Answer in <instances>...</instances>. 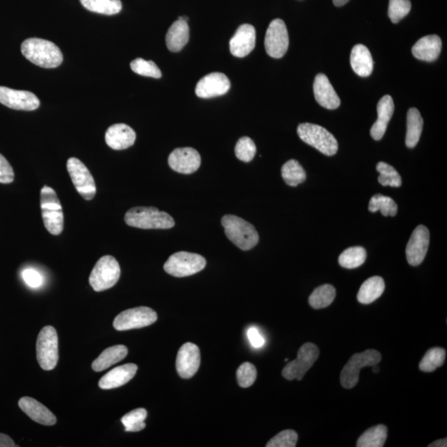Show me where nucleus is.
I'll return each instance as SVG.
<instances>
[{"label": "nucleus", "mask_w": 447, "mask_h": 447, "mask_svg": "<svg viewBox=\"0 0 447 447\" xmlns=\"http://www.w3.org/2000/svg\"><path fill=\"white\" fill-rule=\"evenodd\" d=\"M37 359L42 370L53 371L58 362V337L56 329L47 325L38 336Z\"/></svg>", "instance_id": "obj_8"}, {"label": "nucleus", "mask_w": 447, "mask_h": 447, "mask_svg": "<svg viewBox=\"0 0 447 447\" xmlns=\"http://www.w3.org/2000/svg\"><path fill=\"white\" fill-rule=\"evenodd\" d=\"M372 367H373V371H374L375 373H379L380 368L377 367V364H375V366H373Z\"/></svg>", "instance_id": "obj_51"}, {"label": "nucleus", "mask_w": 447, "mask_h": 447, "mask_svg": "<svg viewBox=\"0 0 447 447\" xmlns=\"http://www.w3.org/2000/svg\"><path fill=\"white\" fill-rule=\"evenodd\" d=\"M382 355L375 350H367L362 353L352 355L347 362L341 374L343 388L350 389L358 384L359 372L364 367H371L381 361Z\"/></svg>", "instance_id": "obj_9"}, {"label": "nucleus", "mask_w": 447, "mask_h": 447, "mask_svg": "<svg viewBox=\"0 0 447 447\" xmlns=\"http://www.w3.org/2000/svg\"><path fill=\"white\" fill-rule=\"evenodd\" d=\"M138 366L136 364H126L114 368L104 375L99 382L101 389H113L121 387L136 376Z\"/></svg>", "instance_id": "obj_23"}, {"label": "nucleus", "mask_w": 447, "mask_h": 447, "mask_svg": "<svg viewBox=\"0 0 447 447\" xmlns=\"http://www.w3.org/2000/svg\"><path fill=\"white\" fill-rule=\"evenodd\" d=\"M388 437L384 425H377L364 432L357 441V447H383Z\"/></svg>", "instance_id": "obj_31"}, {"label": "nucleus", "mask_w": 447, "mask_h": 447, "mask_svg": "<svg viewBox=\"0 0 447 447\" xmlns=\"http://www.w3.org/2000/svg\"><path fill=\"white\" fill-rule=\"evenodd\" d=\"M206 260L203 256L189 253V252H177L169 257L164 263V270L176 277H184L196 275L206 268Z\"/></svg>", "instance_id": "obj_6"}, {"label": "nucleus", "mask_w": 447, "mask_h": 447, "mask_svg": "<svg viewBox=\"0 0 447 447\" xmlns=\"http://www.w3.org/2000/svg\"><path fill=\"white\" fill-rule=\"evenodd\" d=\"M41 211L47 231L54 236L62 233L64 227L63 206L55 190L47 186H43L41 190Z\"/></svg>", "instance_id": "obj_4"}, {"label": "nucleus", "mask_w": 447, "mask_h": 447, "mask_svg": "<svg viewBox=\"0 0 447 447\" xmlns=\"http://www.w3.org/2000/svg\"><path fill=\"white\" fill-rule=\"evenodd\" d=\"M412 4L410 0H389V17L393 24L398 23L409 14Z\"/></svg>", "instance_id": "obj_42"}, {"label": "nucleus", "mask_w": 447, "mask_h": 447, "mask_svg": "<svg viewBox=\"0 0 447 447\" xmlns=\"http://www.w3.org/2000/svg\"><path fill=\"white\" fill-rule=\"evenodd\" d=\"M190 30L188 22L177 20L169 28L166 35V43L169 50L173 53L180 51L189 41Z\"/></svg>", "instance_id": "obj_27"}, {"label": "nucleus", "mask_w": 447, "mask_h": 447, "mask_svg": "<svg viewBox=\"0 0 447 447\" xmlns=\"http://www.w3.org/2000/svg\"><path fill=\"white\" fill-rule=\"evenodd\" d=\"M247 335H248L251 345L253 346L254 348H260V347H262L264 343H266V340H264V338L256 327L250 328Z\"/></svg>", "instance_id": "obj_47"}, {"label": "nucleus", "mask_w": 447, "mask_h": 447, "mask_svg": "<svg viewBox=\"0 0 447 447\" xmlns=\"http://www.w3.org/2000/svg\"><path fill=\"white\" fill-rule=\"evenodd\" d=\"M336 295V288L330 284L318 286L309 298V304L314 309H323L332 304Z\"/></svg>", "instance_id": "obj_34"}, {"label": "nucleus", "mask_w": 447, "mask_h": 447, "mask_svg": "<svg viewBox=\"0 0 447 447\" xmlns=\"http://www.w3.org/2000/svg\"><path fill=\"white\" fill-rule=\"evenodd\" d=\"M429 447H446L447 446V440L440 439L437 441L432 442V444L428 445Z\"/></svg>", "instance_id": "obj_49"}, {"label": "nucleus", "mask_w": 447, "mask_h": 447, "mask_svg": "<svg viewBox=\"0 0 447 447\" xmlns=\"http://www.w3.org/2000/svg\"><path fill=\"white\" fill-rule=\"evenodd\" d=\"M14 179V169L8 160L0 154V184H10Z\"/></svg>", "instance_id": "obj_45"}, {"label": "nucleus", "mask_w": 447, "mask_h": 447, "mask_svg": "<svg viewBox=\"0 0 447 447\" xmlns=\"http://www.w3.org/2000/svg\"><path fill=\"white\" fill-rule=\"evenodd\" d=\"M231 86V81L225 74L213 72L208 74L199 81L196 94L200 98H213L227 94Z\"/></svg>", "instance_id": "obj_18"}, {"label": "nucleus", "mask_w": 447, "mask_h": 447, "mask_svg": "<svg viewBox=\"0 0 447 447\" xmlns=\"http://www.w3.org/2000/svg\"><path fill=\"white\" fill-rule=\"evenodd\" d=\"M320 355L318 347L314 343L302 345L298 352V357L284 368L282 375L288 380H302L307 372L314 366Z\"/></svg>", "instance_id": "obj_10"}, {"label": "nucleus", "mask_w": 447, "mask_h": 447, "mask_svg": "<svg viewBox=\"0 0 447 447\" xmlns=\"http://www.w3.org/2000/svg\"><path fill=\"white\" fill-rule=\"evenodd\" d=\"M384 289V281L381 277H371L360 286L357 294L358 301L362 304H371L381 297Z\"/></svg>", "instance_id": "obj_29"}, {"label": "nucleus", "mask_w": 447, "mask_h": 447, "mask_svg": "<svg viewBox=\"0 0 447 447\" xmlns=\"http://www.w3.org/2000/svg\"><path fill=\"white\" fill-rule=\"evenodd\" d=\"M350 0H333L334 4H335V6L337 7L345 6V4H346Z\"/></svg>", "instance_id": "obj_50"}, {"label": "nucleus", "mask_w": 447, "mask_h": 447, "mask_svg": "<svg viewBox=\"0 0 447 447\" xmlns=\"http://www.w3.org/2000/svg\"><path fill=\"white\" fill-rule=\"evenodd\" d=\"M19 406L30 418L44 426H54L56 416L47 407L33 398L24 397L19 401Z\"/></svg>", "instance_id": "obj_22"}, {"label": "nucleus", "mask_w": 447, "mask_h": 447, "mask_svg": "<svg viewBox=\"0 0 447 447\" xmlns=\"http://www.w3.org/2000/svg\"><path fill=\"white\" fill-rule=\"evenodd\" d=\"M118 261L111 255L99 259L89 277V283L95 292H103L114 286L120 277Z\"/></svg>", "instance_id": "obj_7"}, {"label": "nucleus", "mask_w": 447, "mask_h": 447, "mask_svg": "<svg viewBox=\"0 0 447 447\" xmlns=\"http://www.w3.org/2000/svg\"><path fill=\"white\" fill-rule=\"evenodd\" d=\"M314 90L316 101L320 106L328 110H336L341 106V99L334 90L331 82L324 74H318L315 78Z\"/></svg>", "instance_id": "obj_20"}, {"label": "nucleus", "mask_w": 447, "mask_h": 447, "mask_svg": "<svg viewBox=\"0 0 447 447\" xmlns=\"http://www.w3.org/2000/svg\"><path fill=\"white\" fill-rule=\"evenodd\" d=\"M21 51L29 62L43 68H56L63 63V56L55 43L32 38L22 43Z\"/></svg>", "instance_id": "obj_1"}, {"label": "nucleus", "mask_w": 447, "mask_h": 447, "mask_svg": "<svg viewBox=\"0 0 447 447\" xmlns=\"http://www.w3.org/2000/svg\"><path fill=\"white\" fill-rule=\"evenodd\" d=\"M377 171L380 172L379 182L384 186L399 188L402 185V179L399 173L391 165L384 162L377 164Z\"/></svg>", "instance_id": "obj_39"}, {"label": "nucleus", "mask_w": 447, "mask_h": 447, "mask_svg": "<svg viewBox=\"0 0 447 447\" xmlns=\"http://www.w3.org/2000/svg\"><path fill=\"white\" fill-rule=\"evenodd\" d=\"M132 71L138 75L153 77L159 79L162 77V72L153 60H146L143 58H137L130 63Z\"/></svg>", "instance_id": "obj_40"}, {"label": "nucleus", "mask_w": 447, "mask_h": 447, "mask_svg": "<svg viewBox=\"0 0 447 447\" xmlns=\"http://www.w3.org/2000/svg\"><path fill=\"white\" fill-rule=\"evenodd\" d=\"M377 120L371 129V136L375 140H380L384 137L390 120L394 112L393 98L384 95L377 105Z\"/></svg>", "instance_id": "obj_24"}, {"label": "nucleus", "mask_w": 447, "mask_h": 447, "mask_svg": "<svg viewBox=\"0 0 447 447\" xmlns=\"http://www.w3.org/2000/svg\"><path fill=\"white\" fill-rule=\"evenodd\" d=\"M227 238L234 245L247 251L257 245L259 237L254 225L234 215H227L221 219Z\"/></svg>", "instance_id": "obj_2"}, {"label": "nucleus", "mask_w": 447, "mask_h": 447, "mask_svg": "<svg viewBox=\"0 0 447 447\" xmlns=\"http://www.w3.org/2000/svg\"><path fill=\"white\" fill-rule=\"evenodd\" d=\"M0 103L17 111H33L40 106V101L32 92L0 86Z\"/></svg>", "instance_id": "obj_14"}, {"label": "nucleus", "mask_w": 447, "mask_h": 447, "mask_svg": "<svg viewBox=\"0 0 447 447\" xmlns=\"http://www.w3.org/2000/svg\"><path fill=\"white\" fill-rule=\"evenodd\" d=\"M446 359V350L439 347L430 349L419 364L420 371L427 373L435 371L444 366Z\"/></svg>", "instance_id": "obj_36"}, {"label": "nucleus", "mask_w": 447, "mask_h": 447, "mask_svg": "<svg viewBox=\"0 0 447 447\" xmlns=\"http://www.w3.org/2000/svg\"><path fill=\"white\" fill-rule=\"evenodd\" d=\"M430 243V233L424 225H418L412 232L407 243L406 255L412 266H418L426 257Z\"/></svg>", "instance_id": "obj_16"}, {"label": "nucleus", "mask_w": 447, "mask_h": 447, "mask_svg": "<svg viewBox=\"0 0 447 447\" xmlns=\"http://www.w3.org/2000/svg\"><path fill=\"white\" fill-rule=\"evenodd\" d=\"M298 436L293 430H284L273 437L266 445L267 447H295L297 446Z\"/></svg>", "instance_id": "obj_44"}, {"label": "nucleus", "mask_w": 447, "mask_h": 447, "mask_svg": "<svg viewBox=\"0 0 447 447\" xmlns=\"http://www.w3.org/2000/svg\"><path fill=\"white\" fill-rule=\"evenodd\" d=\"M350 65L358 76L361 77L371 76L374 68V62H373L370 50L362 44L355 46L350 54Z\"/></svg>", "instance_id": "obj_26"}, {"label": "nucleus", "mask_w": 447, "mask_h": 447, "mask_svg": "<svg viewBox=\"0 0 447 447\" xmlns=\"http://www.w3.org/2000/svg\"><path fill=\"white\" fill-rule=\"evenodd\" d=\"M147 412L145 409H137L125 414L121 422H122L125 432H140L146 428L145 423L147 418Z\"/></svg>", "instance_id": "obj_38"}, {"label": "nucleus", "mask_w": 447, "mask_h": 447, "mask_svg": "<svg viewBox=\"0 0 447 447\" xmlns=\"http://www.w3.org/2000/svg\"><path fill=\"white\" fill-rule=\"evenodd\" d=\"M282 177L286 184L291 186H297L307 179L304 169L294 159L289 160L282 167Z\"/></svg>", "instance_id": "obj_33"}, {"label": "nucleus", "mask_w": 447, "mask_h": 447, "mask_svg": "<svg viewBox=\"0 0 447 447\" xmlns=\"http://www.w3.org/2000/svg\"><path fill=\"white\" fill-rule=\"evenodd\" d=\"M256 43V31L254 26L243 24L238 27L229 41V49L233 56L245 58L254 50Z\"/></svg>", "instance_id": "obj_19"}, {"label": "nucleus", "mask_w": 447, "mask_h": 447, "mask_svg": "<svg viewBox=\"0 0 447 447\" xmlns=\"http://www.w3.org/2000/svg\"><path fill=\"white\" fill-rule=\"evenodd\" d=\"M136 140V132L125 124H113L106 133L107 145L114 150L129 149L134 145Z\"/></svg>", "instance_id": "obj_21"}, {"label": "nucleus", "mask_w": 447, "mask_h": 447, "mask_svg": "<svg viewBox=\"0 0 447 447\" xmlns=\"http://www.w3.org/2000/svg\"><path fill=\"white\" fill-rule=\"evenodd\" d=\"M368 210L373 213L380 211L384 216H395L398 213V205L391 197L377 194L371 197Z\"/></svg>", "instance_id": "obj_37"}, {"label": "nucleus", "mask_w": 447, "mask_h": 447, "mask_svg": "<svg viewBox=\"0 0 447 447\" xmlns=\"http://www.w3.org/2000/svg\"><path fill=\"white\" fill-rule=\"evenodd\" d=\"M441 38L437 35L425 36L412 47V53L416 59L434 62L441 54Z\"/></svg>", "instance_id": "obj_25"}, {"label": "nucleus", "mask_w": 447, "mask_h": 447, "mask_svg": "<svg viewBox=\"0 0 447 447\" xmlns=\"http://www.w3.org/2000/svg\"><path fill=\"white\" fill-rule=\"evenodd\" d=\"M86 10L105 15L119 14L122 10L120 0H80Z\"/></svg>", "instance_id": "obj_32"}, {"label": "nucleus", "mask_w": 447, "mask_h": 447, "mask_svg": "<svg viewBox=\"0 0 447 447\" xmlns=\"http://www.w3.org/2000/svg\"><path fill=\"white\" fill-rule=\"evenodd\" d=\"M125 223L129 227L143 229H171L175 220L167 212L155 207H133L126 212Z\"/></svg>", "instance_id": "obj_3"}, {"label": "nucleus", "mask_w": 447, "mask_h": 447, "mask_svg": "<svg viewBox=\"0 0 447 447\" xmlns=\"http://www.w3.org/2000/svg\"><path fill=\"white\" fill-rule=\"evenodd\" d=\"M128 355L127 347L118 345L110 347L104 350L99 357L92 363L95 372H101L123 360Z\"/></svg>", "instance_id": "obj_28"}, {"label": "nucleus", "mask_w": 447, "mask_h": 447, "mask_svg": "<svg viewBox=\"0 0 447 447\" xmlns=\"http://www.w3.org/2000/svg\"><path fill=\"white\" fill-rule=\"evenodd\" d=\"M201 163V155L193 147L176 149L168 158L169 167L182 174H190L197 172Z\"/></svg>", "instance_id": "obj_17"}, {"label": "nucleus", "mask_w": 447, "mask_h": 447, "mask_svg": "<svg viewBox=\"0 0 447 447\" xmlns=\"http://www.w3.org/2000/svg\"><path fill=\"white\" fill-rule=\"evenodd\" d=\"M298 134L303 142L325 155L333 156L337 153L336 138L322 126L310 123L299 124Z\"/></svg>", "instance_id": "obj_5"}, {"label": "nucleus", "mask_w": 447, "mask_h": 447, "mask_svg": "<svg viewBox=\"0 0 447 447\" xmlns=\"http://www.w3.org/2000/svg\"><path fill=\"white\" fill-rule=\"evenodd\" d=\"M67 167L77 192L85 200H92L97 193V186L89 169L76 158L69 159Z\"/></svg>", "instance_id": "obj_12"}, {"label": "nucleus", "mask_w": 447, "mask_h": 447, "mask_svg": "<svg viewBox=\"0 0 447 447\" xmlns=\"http://www.w3.org/2000/svg\"><path fill=\"white\" fill-rule=\"evenodd\" d=\"M366 250L363 247H350L340 255L339 263L345 268H357L366 262Z\"/></svg>", "instance_id": "obj_35"}, {"label": "nucleus", "mask_w": 447, "mask_h": 447, "mask_svg": "<svg viewBox=\"0 0 447 447\" xmlns=\"http://www.w3.org/2000/svg\"><path fill=\"white\" fill-rule=\"evenodd\" d=\"M158 315L150 307H140L121 312L114 320V327L117 331L124 332L129 330L149 327L157 322Z\"/></svg>", "instance_id": "obj_11"}, {"label": "nucleus", "mask_w": 447, "mask_h": 447, "mask_svg": "<svg viewBox=\"0 0 447 447\" xmlns=\"http://www.w3.org/2000/svg\"><path fill=\"white\" fill-rule=\"evenodd\" d=\"M18 446L15 441L6 434L0 433V447H15Z\"/></svg>", "instance_id": "obj_48"}, {"label": "nucleus", "mask_w": 447, "mask_h": 447, "mask_svg": "<svg viewBox=\"0 0 447 447\" xmlns=\"http://www.w3.org/2000/svg\"><path fill=\"white\" fill-rule=\"evenodd\" d=\"M238 385L242 388H249L257 379V370L254 364L249 362L243 363L236 373Z\"/></svg>", "instance_id": "obj_43"}, {"label": "nucleus", "mask_w": 447, "mask_h": 447, "mask_svg": "<svg viewBox=\"0 0 447 447\" xmlns=\"http://www.w3.org/2000/svg\"><path fill=\"white\" fill-rule=\"evenodd\" d=\"M236 155L238 159L245 163H250L254 159L257 152L255 143L249 137H243L236 143Z\"/></svg>", "instance_id": "obj_41"}, {"label": "nucleus", "mask_w": 447, "mask_h": 447, "mask_svg": "<svg viewBox=\"0 0 447 447\" xmlns=\"http://www.w3.org/2000/svg\"><path fill=\"white\" fill-rule=\"evenodd\" d=\"M201 364V352L193 343L182 345L177 355V371L182 379H190L197 374Z\"/></svg>", "instance_id": "obj_15"}, {"label": "nucleus", "mask_w": 447, "mask_h": 447, "mask_svg": "<svg viewBox=\"0 0 447 447\" xmlns=\"http://www.w3.org/2000/svg\"><path fill=\"white\" fill-rule=\"evenodd\" d=\"M22 277H23L25 284L30 286V288H37L42 285V276L41 273L35 270V269H24L23 273H22Z\"/></svg>", "instance_id": "obj_46"}, {"label": "nucleus", "mask_w": 447, "mask_h": 447, "mask_svg": "<svg viewBox=\"0 0 447 447\" xmlns=\"http://www.w3.org/2000/svg\"><path fill=\"white\" fill-rule=\"evenodd\" d=\"M264 46L268 56L273 58H282L289 46V37L284 22L277 19L269 24Z\"/></svg>", "instance_id": "obj_13"}, {"label": "nucleus", "mask_w": 447, "mask_h": 447, "mask_svg": "<svg viewBox=\"0 0 447 447\" xmlns=\"http://www.w3.org/2000/svg\"><path fill=\"white\" fill-rule=\"evenodd\" d=\"M423 120L418 108H411L407 112L406 145L412 149L419 142L423 132Z\"/></svg>", "instance_id": "obj_30"}]
</instances>
